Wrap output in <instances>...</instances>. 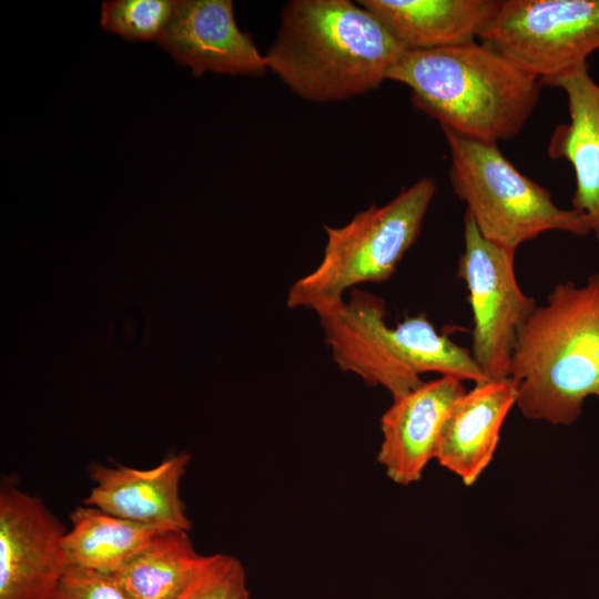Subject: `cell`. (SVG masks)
<instances>
[{"label":"cell","mask_w":599,"mask_h":599,"mask_svg":"<svg viewBox=\"0 0 599 599\" xmlns=\"http://www.w3.org/2000/svg\"><path fill=\"white\" fill-rule=\"evenodd\" d=\"M406 51L383 22L349 0H294L281 14L268 69L312 102L346 100L379 87Z\"/></svg>","instance_id":"obj_1"},{"label":"cell","mask_w":599,"mask_h":599,"mask_svg":"<svg viewBox=\"0 0 599 599\" xmlns=\"http://www.w3.org/2000/svg\"><path fill=\"white\" fill-rule=\"evenodd\" d=\"M387 80L410 89L415 108L458 134L498 143L519 134L540 81L484 43L406 50Z\"/></svg>","instance_id":"obj_2"},{"label":"cell","mask_w":599,"mask_h":599,"mask_svg":"<svg viewBox=\"0 0 599 599\" xmlns=\"http://www.w3.org/2000/svg\"><path fill=\"white\" fill-rule=\"evenodd\" d=\"M510 377L528 419L572 425L599 397V271L583 285L557 284L519 333Z\"/></svg>","instance_id":"obj_3"},{"label":"cell","mask_w":599,"mask_h":599,"mask_svg":"<svg viewBox=\"0 0 599 599\" xmlns=\"http://www.w3.org/2000/svg\"><path fill=\"white\" fill-rule=\"evenodd\" d=\"M435 193V181L425 176L388 203L358 212L343 226L325 225L323 257L290 287L287 306L316 313L343 301L344 293L359 284L387 281L416 242Z\"/></svg>","instance_id":"obj_4"},{"label":"cell","mask_w":599,"mask_h":599,"mask_svg":"<svg viewBox=\"0 0 599 599\" xmlns=\"http://www.w3.org/2000/svg\"><path fill=\"white\" fill-rule=\"evenodd\" d=\"M441 131L450 154V184L484 238L516 251L548 231L591 234L582 213L556 205L550 192L522 174L498 143Z\"/></svg>","instance_id":"obj_5"},{"label":"cell","mask_w":599,"mask_h":599,"mask_svg":"<svg viewBox=\"0 0 599 599\" xmlns=\"http://www.w3.org/2000/svg\"><path fill=\"white\" fill-rule=\"evenodd\" d=\"M479 40L542 85L589 65L599 50V0H501Z\"/></svg>","instance_id":"obj_6"},{"label":"cell","mask_w":599,"mask_h":599,"mask_svg":"<svg viewBox=\"0 0 599 599\" xmlns=\"http://www.w3.org/2000/svg\"><path fill=\"white\" fill-rule=\"evenodd\" d=\"M464 241L457 276L467 286L473 312L470 352L487 379L507 378L519 333L538 305L518 284L516 251L484 238L467 213Z\"/></svg>","instance_id":"obj_7"},{"label":"cell","mask_w":599,"mask_h":599,"mask_svg":"<svg viewBox=\"0 0 599 599\" xmlns=\"http://www.w3.org/2000/svg\"><path fill=\"white\" fill-rule=\"evenodd\" d=\"M65 529L12 479L0 488V599H53L69 568Z\"/></svg>","instance_id":"obj_8"},{"label":"cell","mask_w":599,"mask_h":599,"mask_svg":"<svg viewBox=\"0 0 599 599\" xmlns=\"http://www.w3.org/2000/svg\"><path fill=\"white\" fill-rule=\"evenodd\" d=\"M324 341L335 364L367 385L386 389L394 398L424 380L406 363L400 345L385 321V302L353 288L343 300L316 312Z\"/></svg>","instance_id":"obj_9"},{"label":"cell","mask_w":599,"mask_h":599,"mask_svg":"<svg viewBox=\"0 0 599 599\" xmlns=\"http://www.w3.org/2000/svg\"><path fill=\"white\" fill-rule=\"evenodd\" d=\"M156 41L196 77L206 71L261 77L268 69L251 35L237 27L231 0H175Z\"/></svg>","instance_id":"obj_10"},{"label":"cell","mask_w":599,"mask_h":599,"mask_svg":"<svg viewBox=\"0 0 599 599\" xmlns=\"http://www.w3.org/2000/svg\"><path fill=\"white\" fill-rule=\"evenodd\" d=\"M464 383L441 376L394 398L380 417L382 443L377 460L390 480H419L435 458L441 425L454 403L465 394Z\"/></svg>","instance_id":"obj_11"},{"label":"cell","mask_w":599,"mask_h":599,"mask_svg":"<svg viewBox=\"0 0 599 599\" xmlns=\"http://www.w3.org/2000/svg\"><path fill=\"white\" fill-rule=\"evenodd\" d=\"M190 459V454L179 453L149 469L91 464L94 485L83 505L163 530L189 531L180 484Z\"/></svg>","instance_id":"obj_12"},{"label":"cell","mask_w":599,"mask_h":599,"mask_svg":"<svg viewBox=\"0 0 599 599\" xmlns=\"http://www.w3.org/2000/svg\"><path fill=\"white\" fill-rule=\"evenodd\" d=\"M517 397L518 383L511 377L489 379L466 390L441 425L435 451L439 465L473 486L491 463Z\"/></svg>","instance_id":"obj_13"},{"label":"cell","mask_w":599,"mask_h":599,"mask_svg":"<svg viewBox=\"0 0 599 599\" xmlns=\"http://www.w3.org/2000/svg\"><path fill=\"white\" fill-rule=\"evenodd\" d=\"M542 85L562 90L569 121L555 128L548 142V155L567 161L575 175L572 209L582 213L599 245V82L589 65Z\"/></svg>","instance_id":"obj_14"},{"label":"cell","mask_w":599,"mask_h":599,"mask_svg":"<svg viewBox=\"0 0 599 599\" xmlns=\"http://www.w3.org/2000/svg\"><path fill=\"white\" fill-rule=\"evenodd\" d=\"M501 0H362L406 50L476 42Z\"/></svg>","instance_id":"obj_15"},{"label":"cell","mask_w":599,"mask_h":599,"mask_svg":"<svg viewBox=\"0 0 599 599\" xmlns=\"http://www.w3.org/2000/svg\"><path fill=\"white\" fill-rule=\"evenodd\" d=\"M63 537L69 567L113 573L136 556L163 529L79 506Z\"/></svg>","instance_id":"obj_16"},{"label":"cell","mask_w":599,"mask_h":599,"mask_svg":"<svg viewBox=\"0 0 599 599\" xmlns=\"http://www.w3.org/2000/svg\"><path fill=\"white\" fill-rule=\"evenodd\" d=\"M200 555L186 530L158 534L113 573L130 599H177L201 568Z\"/></svg>","instance_id":"obj_17"},{"label":"cell","mask_w":599,"mask_h":599,"mask_svg":"<svg viewBox=\"0 0 599 599\" xmlns=\"http://www.w3.org/2000/svg\"><path fill=\"white\" fill-rule=\"evenodd\" d=\"M393 331L406 363L417 375L438 373L474 384L489 380L471 352L438 333L426 315L406 317Z\"/></svg>","instance_id":"obj_18"},{"label":"cell","mask_w":599,"mask_h":599,"mask_svg":"<svg viewBox=\"0 0 599 599\" xmlns=\"http://www.w3.org/2000/svg\"><path fill=\"white\" fill-rule=\"evenodd\" d=\"M175 0L102 2L101 27L125 40H156L167 24Z\"/></svg>","instance_id":"obj_19"},{"label":"cell","mask_w":599,"mask_h":599,"mask_svg":"<svg viewBox=\"0 0 599 599\" xmlns=\"http://www.w3.org/2000/svg\"><path fill=\"white\" fill-rule=\"evenodd\" d=\"M177 599H251L245 568L234 556H205L197 573Z\"/></svg>","instance_id":"obj_20"},{"label":"cell","mask_w":599,"mask_h":599,"mask_svg":"<svg viewBox=\"0 0 599 599\" xmlns=\"http://www.w3.org/2000/svg\"><path fill=\"white\" fill-rule=\"evenodd\" d=\"M53 599H130L109 573L69 567L60 580Z\"/></svg>","instance_id":"obj_21"}]
</instances>
